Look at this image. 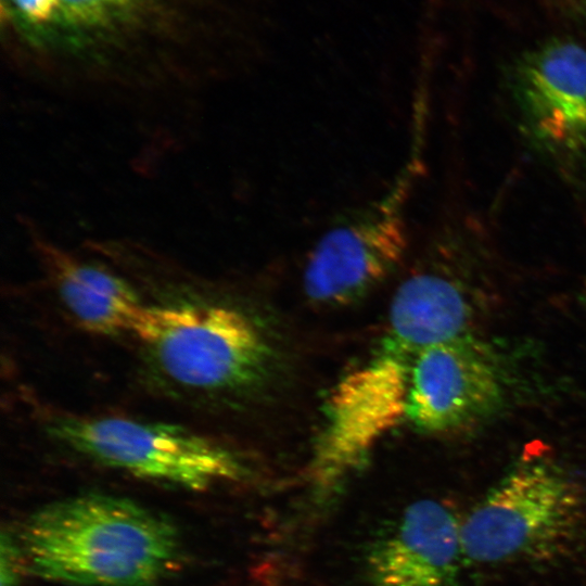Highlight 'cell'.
<instances>
[{
	"label": "cell",
	"instance_id": "8",
	"mask_svg": "<svg viewBox=\"0 0 586 586\" xmlns=\"http://www.w3.org/2000/svg\"><path fill=\"white\" fill-rule=\"evenodd\" d=\"M510 82L534 143L557 157H586L585 44L569 38L539 43L515 61Z\"/></svg>",
	"mask_w": 586,
	"mask_h": 586
},
{
	"label": "cell",
	"instance_id": "5",
	"mask_svg": "<svg viewBox=\"0 0 586 586\" xmlns=\"http://www.w3.org/2000/svg\"><path fill=\"white\" fill-rule=\"evenodd\" d=\"M50 437L105 467L137 477L204 491L245 475L234 451L184 426L124 417L63 416Z\"/></svg>",
	"mask_w": 586,
	"mask_h": 586
},
{
	"label": "cell",
	"instance_id": "11",
	"mask_svg": "<svg viewBox=\"0 0 586 586\" xmlns=\"http://www.w3.org/2000/svg\"><path fill=\"white\" fill-rule=\"evenodd\" d=\"M428 245L420 266L396 289L381 348L412 359L423 348L468 334L472 306L448 268L443 230Z\"/></svg>",
	"mask_w": 586,
	"mask_h": 586
},
{
	"label": "cell",
	"instance_id": "14",
	"mask_svg": "<svg viewBox=\"0 0 586 586\" xmlns=\"http://www.w3.org/2000/svg\"><path fill=\"white\" fill-rule=\"evenodd\" d=\"M581 5L584 14L586 15V0H581Z\"/></svg>",
	"mask_w": 586,
	"mask_h": 586
},
{
	"label": "cell",
	"instance_id": "13",
	"mask_svg": "<svg viewBox=\"0 0 586 586\" xmlns=\"http://www.w3.org/2000/svg\"><path fill=\"white\" fill-rule=\"evenodd\" d=\"M23 563L17 543L2 534L0 545V586H18V571Z\"/></svg>",
	"mask_w": 586,
	"mask_h": 586
},
{
	"label": "cell",
	"instance_id": "9",
	"mask_svg": "<svg viewBox=\"0 0 586 586\" xmlns=\"http://www.w3.org/2000/svg\"><path fill=\"white\" fill-rule=\"evenodd\" d=\"M463 560L461 522L444 504L409 505L366 555L369 586H456Z\"/></svg>",
	"mask_w": 586,
	"mask_h": 586
},
{
	"label": "cell",
	"instance_id": "1",
	"mask_svg": "<svg viewBox=\"0 0 586 586\" xmlns=\"http://www.w3.org/2000/svg\"><path fill=\"white\" fill-rule=\"evenodd\" d=\"M17 545L31 574L74 586H154L179 551L178 533L166 518L99 493L35 511Z\"/></svg>",
	"mask_w": 586,
	"mask_h": 586
},
{
	"label": "cell",
	"instance_id": "2",
	"mask_svg": "<svg viewBox=\"0 0 586 586\" xmlns=\"http://www.w3.org/2000/svg\"><path fill=\"white\" fill-rule=\"evenodd\" d=\"M586 530V501L555 463L531 458L507 472L461 521L463 560L495 565L564 556Z\"/></svg>",
	"mask_w": 586,
	"mask_h": 586
},
{
	"label": "cell",
	"instance_id": "7",
	"mask_svg": "<svg viewBox=\"0 0 586 586\" xmlns=\"http://www.w3.org/2000/svg\"><path fill=\"white\" fill-rule=\"evenodd\" d=\"M505 371L469 333L418 352L410 362L406 418L425 433H449L493 417L506 397Z\"/></svg>",
	"mask_w": 586,
	"mask_h": 586
},
{
	"label": "cell",
	"instance_id": "15",
	"mask_svg": "<svg viewBox=\"0 0 586 586\" xmlns=\"http://www.w3.org/2000/svg\"><path fill=\"white\" fill-rule=\"evenodd\" d=\"M585 294H586V283H585Z\"/></svg>",
	"mask_w": 586,
	"mask_h": 586
},
{
	"label": "cell",
	"instance_id": "6",
	"mask_svg": "<svg viewBox=\"0 0 586 586\" xmlns=\"http://www.w3.org/2000/svg\"><path fill=\"white\" fill-rule=\"evenodd\" d=\"M411 360L380 347L335 386L311 464L321 489L340 483L406 417Z\"/></svg>",
	"mask_w": 586,
	"mask_h": 586
},
{
	"label": "cell",
	"instance_id": "3",
	"mask_svg": "<svg viewBox=\"0 0 586 586\" xmlns=\"http://www.w3.org/2000/svg\"><path fill=\"white\" fill-rule=\"evenodd\" d=\"M133 335L167 380L198 392L249 386L271 356L251 318L222 303L145 305Z\"/></svg>",
	"mask_w": 586,
	"mask_h": 586
},
{
	"label": "cell",
	"instance_id": "4",
	"mask_svg": "<svg viewBox=\"0 0 586 586\" xmlns=\"http://www.w3.org/2000/svg\"><path fill=\"white\" fill-rule=\"evenodd\" d=\"M415 149L390 187L379 196L336 215L310 250L303 271L307 298L341 306L383 282L409 247L408 201L420 169Z\"/></svg>",
	"mask_w": 586,
	"mask_h": 586
},
{
	"label": "cell",
	"instance_id": "10",
	"mask_svg": "<svg viewBox=\"0 0 586 586\" xmlns=\"http://www.w3.org/2000/svg\"><path fill=\"white\" fill-rule=\"evenodd\" d=\"M167 4L169 0H1V12L12 33L33 49L79 53L126 39Z\"/></svg>",
	"mask_w": 586,
	"mask_h": 586
},
{
	"label": "cell",
	"instance_id": "12",
	"mask_svg": "<svg viewBox=\"0 0 586 586\" xmlns=\"http://www.w3.org/2000/svg\"><path fill=\"white\" fill-rule=\"evenodd\" d=\"M40 249L59 300L80 328L101 335L133 334L145 305L129 282L51 245Z\"/></svg>",
	"mask_w": 586,
	"mask_h": 586
}]
</instances>
